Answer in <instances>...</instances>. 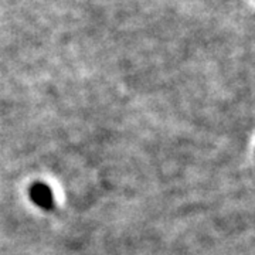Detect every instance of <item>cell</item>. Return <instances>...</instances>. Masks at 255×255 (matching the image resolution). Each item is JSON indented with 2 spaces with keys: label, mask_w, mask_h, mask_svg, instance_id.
<instances>
[{
  "label": "cell",
  "mask_w": 255,
  "mask_h": 255,
  "mask_svg": "<svg viewBox=\"0 0 255 255\" xmlns=\"http://www.w3.org/2000/svg\"><path fill=\"white\" fill-rule=\"evenodd\" d=\"M28 196H30V200L41 210H44V211L55 210L54 194H53L51 187L47 186L46 183L38 182L31 184V187L28 190Z\"/></svg>",
  "instance_id": "cell-1"
}]
</instances>
